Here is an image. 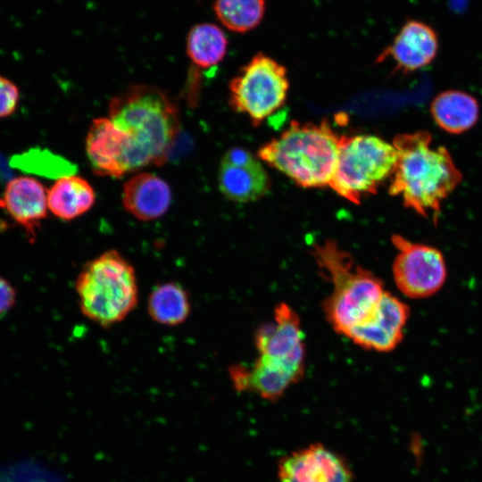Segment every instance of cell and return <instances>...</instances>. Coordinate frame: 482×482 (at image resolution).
<instances>
[{
	"mask_svg": "<svg viewBox=\"0 0 482 482\" xmlns=\"http://www.w3.org/2000/svg\"><path fill=\"white\" fill-rule=\"evenodd\" d=\"M288 88L286 68L259 53L230 81L229 104L258 126L285 104Z\"/></svg>",
	"mask_w": 482,
	"mask_h": 482,
	"instance_id": "cell-7",
	"label": "cell"
},
{
	"mask_svg": "<svg viewBox=\"0 0 482 482\" xmlns=\"http://www.w3.org/2000/svg\"><path fill=\"white\" fill-rule=\"evenodd\" d=\"M213 11L219 21L236 33L255 29L266 11L265 0H214Z\"/></svg>",
	"mask_w": 482,
	"mask_h": 482,
	"instance_id": "cell-22",
	"label": "cell"
},
{
	"mask_svg": "<svg viewBox=\"0 0 482 482\" xmlns=\"http://www.w3.org/2000/svg\"><path fill=\"white\" fill-rule=\"evenodd\" d=\"M397 162L389 194L401 196L405 207L436 220L443 201L456 188L461 173L449 151L433 145L428 131L398 134L393 140Z\"/></svg>",
	"mask_w": 482,
	"mask_h": 482,
	"instance_id": "cell-1",
	"label": "cell"
},
{
	"mask_svg": "<svg viewBox=\"0 0 482 482\" xmlns=\"http://www.w3.org/2000/svg\"><path fill=\"white\" fill-rule=\"evenodd\" d=\"M410 315L409 307L385 292L373 312L345 336L366 350L390 352L402 341Z\"/></svg>",
	"mask_w": 482,
	"mask_h": 482,
	"instance_id": "cell-9",
	"label": "cell"
},
{
	"mask_svg": "<svg viewBox=\"0 0 482 482\" xmlns=\"http://www.w3.org/2000/svg\"><path fill=\"white\" fill-rule=\"evenodd\" d=\"M398 253L393 263L397 288L410 298H425L444 286L446 264L442 253L430 245L413 243L400 235L392 237Z\"/></svg>",
	"mask_w": 482,
	"mask_h": 482,
	"instance_id": "cell-8",
	"label": "cell"
},
{
	"mask_svg": "<svg viewBox=\"0 0 482 482\" xmlns=\"http://www.w3.org/2000/svg\"><path fill=\"white\" fill-rule=\"evenodd\" d=\"M278 477L280 482H353V474L345 461L319 443L282 458Z\"/></svg>",
	"mask_w": 482,
	"mask_h": 482,
	"instance_id": "cell-11",
	"label": "cell"
},
{
	"mask_svg": "<svg viewBox=\"0 0 482 482\" xmlns=\"http://www.w3.org/2000/svg\"><path fill=\"white\" fill-rule=\"evenodd\" d=\"M171 202V191L165 180L149 172L130 178L123 187L122 204L135 218L149 221L162 216Z\"/></svg>",
	"mask_w": 482,
	"mask_h": 482,
	"instance_id": "cell-17",
	"label": "cell"
},
{
	"mask_svg": "<svg viewBox=\"0 0 482 482\" xmlns=\"http://www.w3.org/2000/svg\"><path fill=\"white\" fill-rule=\"evenodd\" d=\"M229 372L237 391L253 392L265 400L274 402L303 378L304 367L259 354L251 368L235 364Z\"/></svg>",
	"mask_w": 482,
	"mask_h": 482,
	"instance_id": "cell-10",
	"label": "cell"
},
{
	"mask_svg": "<svg viewBox=\"0 0 482 482\" xmlns=\"http://www.w3.org/2000/svg\"><path fill=\"white\" fill-rule=\"evenodd\" d=\"M111 120L128 134V169L162 165L179 132L177 105L167 94L152 86L133 85L114 96L109 104Z\"/></svg>",
	"mask_w": 482,
	"mask_h": 482,
	"instance_id": "cell-2",
	"label": "cell"
},
{
	"mask_svg": "<svg viewBox=\"0 0 482 482\" xmlns=\"http://www.w3.org/2000/svg\"><path fill=\"white\" fill-rule=\"evenodd\" d=\"M96 195L83 178L66 175L58 179L47 191V207L56 217L71 220L94 205Z\"/></svg>",
	"mask_w": 482,
	"mask_h": 482,
	"instance_id": "cell-18",
	"label": "cell"
},
{
	"mask_svg": "<svg viewBox=\"0 0 482 482\" xmlns=\"http://www.w3.org/2000/svg\"><path fill=\"white\" fill-rule=\"evenodd\" d=\"M191 312L187 291L177 282L157 285L147 299V312L158 324L178 326L187 320Z\"/></svg>",
	"mask_w": 482,
	"mask_h": 482,
	"instance_id": "cell-20",
	"label": "cell"
},
{
	"mask_svg": "<svg viewBox=\"0 0 482 482\" xmlns=\"http://www.w3.org/2000/svg\"><path fill=\"white\" fill-rule=\"evenodd\" d=\"M228 38L214 23L195 25L187 37V54L200 68H211L220 63L226 55Z\"/></svg>",
	"mask_w": 482,
	"mask_h": 482,
	"instance_id": "cell-21",
	"label": "cell"
},
{
	"mask_svg": "<svg viewBox=\"0 0 482 482\" xmlns=\"http://www.w3.org/2000/svg\"><path fill=\"white\" fill-rule=\"evenodd\" d=\"M219 187L229 200L256 201L270 188V179L259 160L241 147L230 148L223 156L218 173Z\"/></svg>",
	"mask_w": 482,
	"mask_h": 482,
	"instance_id": "cell-12",
	"label": "cell"
},
{
	"mask_svg": "<svg viewBox=\"0 0 482 482\" xmlns=\"http://www.w3.org/2000/svg\"><path fill=\"white\" fill-rule=\"evenodd\" d=\"M0 207L27 232L31 242L47 214V192L36 179L21 176L11 179L0 197Z\"/></svg>",
	"mask_w": 482,
	"mask_h": 482,
	"instance_id": "cell-16",
	"label": "cell"
},
{
	"mask_svg": "<svg viewBox=\"0 0 482 482\" xmlns=\"http://www.w3.org/2000/svg\"><path fill=\"white\" fill-rule=\"evenodd\" d=\"M14 303V288L6 279L0 277V316L8 312Z\"/></svg>",
	"mask_w": 482,
	"mask_h": 482,
	"instance_id": "cell-25",
	"label": "cell"
},
{
	"mask_svg": "<svg viewBox=\"0 0 482 482\" xmlns=\"http://www.w3.org/2000/svg\"><path fill=\"white\" fill-rule=\"evenodd\" d=\"M397 151L372 135L341 136L336 170L329 186L337 195L359 204L374 195L393 174Z\"/></svg>",
	"mask_w": 482,
	"mask_h": 482,
	"instance_id": "cell-6",
	"label": "cell"
},
{
	"mask_svg": "<svg viewBox=\"0 0 482 482\" xmlns=\"http://www.w3.org/2000/svg\"><path fill=\"white\" fill-rule=\"evenodd\" d=\"M129 137L109 118L93 120L86 138V151L94 172L121 178L129 172Z\"/></svg>",
	"mask_w": 482,
	"mask_h": 482,
	"instance_id": "cell-14",
	"label": "cell"
},
{
	"mask_svg": "<svg viewBox=\"0 0 482 482\" xmlns=\"http://www.w3.org/2000/svg\"><path fill=\"white\" fill-rule=\"evenodd\" d=\"M430 112L443 130L460 134L477 123L479 106L472 96L458 90H447L435 97Z\"/></svg>",
	"mask_w": 482,
	"mask_h": 482,
	"instance_id": "cell-19",
	"label": "cell"
},
{
	"mask_svg": "<svg viewBox=\"0 0 482 482\" xmlns=\"http://www.w3.org/2000/svg\"><path fill=\"white\" fill-rule=\"evenodd\" d=\"M340 137L326 120L319 124L292 121L278 137L261 146L257 155L300 187L329 186Z\"/></svg>",
	"mask_w": 482,
	"mask_h": 482,
	"instance_id": "cell-4",
	"label": "cell"
},
{
	"mask_svg": "<svg viewBox=\"0 0 482 482\" xmlns=\"http://www.w3.org/2000/svg\"><path fill=\"white\" fill-rule=\"evenodd\" d=\"M18 167L28 170L30 167L37 164H43L40 173L46 174V176H52L55 174H66L69 171L70 164L62 165L60 157H57L51 153L40 152L39 150H30L29 152L17 156L15 161Z\"/></svg>",
	"mask_w": 482,
	"mask_h": 482,
	"instance_id": "cell-23",
	"label": "cell"
},
{
	"mask_svg": "<svg viewBox=\"0 0 482 482\" xmlns=\"http://www.w3.org/2000/svg\"><path fill=\"white\" fill-rule=\"evenodd\" d=\"M254 344L261 355L304 366L305 345L299 316L288 304L278 303L274 320L259 327Z\"/></svg>",
	"mask_w": 482,
	"mask_h": 482,
	"instance_id": "cell-13",
	"label": "cell"
},
{
	"mask_svg": "<svg viewBox=\"0 0 482 482\" xmlns=\"http://www.w3.org/2000/svg\"><path fill=\"white\" fill-rule=\"evenodd\" d=\"M75 290L82 314L103 328L120 322L137 304L135 268L114 249L85 263L76 278Z\"/></svg>",
	"mask_w": 482,
	"mask_h": 482,
	"instance_id": "cell-5",
	"label": "cell"
},
{
	"mask_svg": "<svg viewBox=\"0 0 482 482\" xmlns=\"http://www.w3.org/2000/svg\"><path fill=\"white\" fill-rule=\"evenodd\" d=\"M437 50L438 38L434 29L422 21L410 20L377 61L390 58L395 63L396 71L410 73L428 66L435 59Z\"/></svg>",
	"mask_w": 482,
	"mask_h": 482,
	"instance_id": "cell-15",
	"label": "cell"
},
{
	"mask_svg": "<svg viewBox=\"0 0 482 482\" xmlns=\"http://www.w3.org/2000/svg\"><path fill=\"white\" fill-rule=\"evenodd\" d=\"M20 91L10 79L0 75V118L12 114L19 104Z\"/></svg>",
	"mask_w": 482,
	"mask_h": 482,
	"instance_id": "cell-24",
	"label": "cell"
},
{
	"mask_svg": "<svg viewBox=\"0 0 482 482\" xmlns=\"http://www.w3.org/2000/svg\"><path fill=\"white\" fill-rule=\"evenodd\" d=\"M312 255L332 284L323 303L334 330L345 335L373 312L384 293L382 281L332 240L314 245Z\"/></svg>",
	"mask_w": 482,
	"mask_h": 482,
	"instance_id": "cell-3",
	"label": "cell"
}]
</instances>
